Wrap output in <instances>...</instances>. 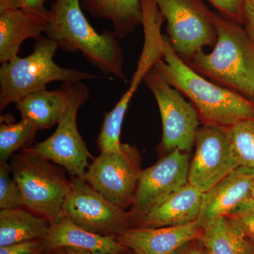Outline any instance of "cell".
<instances>
[{"mask_svg":"<svg viewBox=\"0 0 254 254\" xmlns=\"http://www.w3.org/2000/svg\"><path fill=\"white\" fill-rule=\"evenodd\" d=\"M154 68L190 100L204 125L227 128L254 120L253 100L205 79L174 51L167 36H163V58Z\"/></svg>","mask_w":254,"mask_h":254,"instance_id":"1","label":"cell"},{"mask_svg":"<svg viewBox=\"0 0 254 254\" xmlns=\"http://www.w3.org/2000/svg\"><path fill=\"white\" fill-rule=\"evenodd\" d=\"M45 35L65 52H80L108 76L126 81L123 50L113 31L98 33L82 11L80 0H55Z\"/></svg>","mask_w":254,"mask_h":254,"instance_id":"2","label":"cell"},{"mask_svg":"<svg viewBox=\"0 0 254 254\" xmlns=\"http://www.w3.org/2000/svg\"><path fill=\"white\" fill-rule=\"evenodd\" d=\"M217 33L213 51L203 50L190 60V67L222 87L253 100L254 44L240 23L211 11Z\"/></svg>","mask_w":254,"mask_h":254,"instance_id":"3","label":"cell"},{"mask_svg":"<svg viewBox=\"0 0 254 254\" xmlns=\"http://www.w3.org/2000/svg\"><path fill=\"white\" fill-rule=\"evenodd\" d=\"M58 47L46 36L36 41L33 53L14 58L0 67V110L36 92L46 90L53 81L78 83L103 78L98 75L58 66L54 57Z\"/></svg>","mask_w":254,"mask_h":254,"instance_id":"4","label":"cell"},{"mask_svg":"<svg viewBox=\"0 0 254 254\" xmlns=\"http://www.w3.org/2000/svg\"><path fill=\"white\" fill-rule=\"evenodd\" d=\"M53 162L21 150L11 160L13 178L21 190L23 208L49 220L51 225L63 218V208L71 181Z\"/></svg>","mask_w":254,"mask_h":254,"instance_id":"5","label":"cell"},{"mask_svg":"<svg viewBox=\"0 0 254 254\" xmlns=\"http://www.w3.org/2000/svg\"><path fill=\"white\" fill-rule=\"evenodd\" d=\"M68 94V103L63 118L51 136L34 143L27 151L63 167L71 176H84L93 158L78 131V110L89 99L88 87L81 82L63 83Z\"/></svg>","mask_w":254,"mask_h":254,"instance_id":"6","label":"cell"},{"mask_svg":"<svg viewBox=\"0 0 254 254\" xmlns=\"http://www.w3.org/2000/svg\"><path fill=\"white\" fill-rule=\"evenodd\" d=\"M141 156L136 146L122 143L118 151L100 152L83 178L106 199L127 210L133 205L142 173Z\"/></svg>","mask_w":254,"mask_h":254,"instance_id":"7","label":"cell"},{"mask_svg":"<svg viewBox=\"0 0 254 254\" xmlns=\"http://www.w3.org/2000/svg\"><path fill=\"white\" fill-rule=\"evenodd\" d=\"M155 1L167 20L170 45L184 61H190L204 47L215 44L217 33L211 11L201 0Z\"/></svg>","mask_w":254,"mask_h":254,"instance_id":"8","label":"cell"},{"mask_svg":"<svg viewBox=\"0 0 254 254\" xmlns=\"http://www.w3.org/2000/svg\"><path fill=\"white\" fill-rule=\"evenodd\" d=\"M143 81L154 95L160 110L163 125L160 148L168 153L175 149L189 153L195 144L199 125L195 107L154 67Z\"/></svg>","mask_w":254,"mask_h":254,"instance_id":"9","label":"cell"},{"mask_svg":"<svg viewBox=\"0 0 254 254\" xmlns=\"http://www.w3.org/2000/svg\"><path fill=\"white\" fill-rule=\"evenodd\" d=\"M70 181L64 217L87 231L115 238L132 227L128 211L106 199L84 178L71 176Z\"/></svg>","mask_w":254,"mask_h":254,"instance_id":"10","label":"cell"},{"mask_svg":"<svg viewBox=\"0 0 254 254\" xmlns=\"http://www.w3.org/2000/svg\"><path fill=\"white\" fill-rule=\"evenodd\" d=\"M195 145L188 182L201 193L208 191L240 166L225 127L212 125L200 127Z\"/></svg>","mask_w":254,"mask_h":254,"instance_id":"11","label":"cell"},{"mask_svg":"<svg viewBox=\"0 0 254 254\" xmlns=\"http://www.w3.org/2000/svg\"><path fill=\"white\" fill-rule=\"evenodd\" d=\"M190 155L175 149L142 170L129 213L132 227L150 210L188 182Z\"/></svg>","mask_w":254,"mask_h":254,"instance_id":"12","label":"cell"},{"mask_svg":"<svg viewBox=\"0 0 254 254\" xmlns=\"http://www.w3.org/2000/svg\"><path fill=\"white\" fill-rule=\"evenodd\" d=\"M200 235L201 227L195 221L181 226L131 227L117 240L136 254H173Z\"/></svg>","mask_w":254,"mask_h":254,"instance_id":"13","label":"cell"},{"mask_svg":"<svg viewBox=\"0 0 254 254\" xmlns=\"http://www.w3.org/2000/svg\"><path fill=\"white\" fill-rule=\"evenodd\" d=\"M254 180V169L240 166L203 193L196 220L198 225L201 227L210 220L228 215L242 202L252 197Z\"/></svg>","mask_w":254,"mask_h":254,"instance_id":"14","label":"cell"},{"mask_svg":"<svg viewBox=\"0 0 254 254\" xmlns=\"http://www.w3.org/2000/svg\"><path fill=\"white\" fill-rule=\"evenodd\" d=\"M203 193L189 182L150 210L134 226H181L195 222L199 216Z\"/></svg>","mask_w":254,"mask_h":254,"instance_id":"15","label":"cell"},{"mask_svg":"<svg viewBox=\"0 0 254 254\" xmlns=\"http://www.w3.org/2000/svg\"><path fill=\"white\" fill-rule=\"evenodd\" d=\"M50 15L23 9L0 14V63H9L17 58L23 41L39 40L45 33Z\"/></svg>","mask_w":254,"mask_h":254,"instance_id":"16","label":"cell"},{"mask_svg":"<svg viewBox=\"0 0 254 254\" xmlns=\"http://www.w3.org/2000/svg\"><path fill=\"white\" fill-rule=\"evenodd\" d=\"M43 240L48 252L56 249L73 248L98 254H123L128 250L115 237L87 231L65 217L58 223L50 225Z\"/></svg>","mask_w":254,"mask_h":254,"instance_id":"17","label":"cell"},{"mask_svg":"<svg viewBox=\"0 0 254 254\" xmlns=\"http://www.w3.org/2000/svg\"><path fill=\"white\" fill-rule=\"evenodd\" d=\"M207 254H252V241L228 215L218 217L201 227L198 239Z\"/></svg>","mask_w":254,"mask_h":254,"instance_id":"18","label":"cell"},{"mask_svg":"<svg viewBox=\"0 0 254 254\" xmlns=\"http://www.w3.org/2000/svg\"><path fill=\"white\" fill-rule=\"evenodd\" d=\"M67 103V92L63 83L58 89L31 93L15 104L21 119L27 120L38 131H41L58 125Z\"/></svg>","mask_w":254,"mask_h":254,"instance_id":"19","label":"cell"},{"mask_svg":"<svg viewBox=\"0 0 254 254\" xmlns=\"http://www.w3.org/2000/svg\"><path fill=\"white\" fill-rule=\"evenodd\" d=\"M82 5L93 17L110 20L119 39L126 38L142 23L141 0H82Z\"/></svg>","mask_w":254,"mask_h":254,"instance_id":"20","label":"cell"},{"mask_svg":"<svg viewBox=\"0 0 254 254\" xmlns=\"http://www.w3.org/2000/svg\"><path fill=\"white\" fill-rule=\"evenodd\" d=\"M50 222L27 209L0 210V247L43 239L49 232Z\"/></svg>","mask_w":254,"mask_h":254,"instance_id":"21","label":"cell"},{"mask_svg":"<svg viewBox=\"0 0 254 254\" xmlns=\"http://www.w3.org/2000/svg\"><path fill=\"white\" fill-rule=\"evenodd\" d=\"M37 131L31 123L23 119L19 123H11L1 118L0 162H7L15 152L32 146Z\"/></svg>","mask_w":254,"mask_h":254,"instance_id":"22","label":"cell"},{"mask_svg":"<svg viewBox=\"0 0 254 254\" xmlns=\"http://www.w3.org/2000/svg\"><path fill=\"white\" fill-rule=\"evenodd\" d=\"M225 130L240 166L254 169V120L239 122Z\"/></svg>","mask_w":254,"mask_h":254,"instance_id":"23","label":"cell"},{"mask_svg":"<svg viewBox=\"0 0 254 254\" xmlns=\"http://www.w3.org/2000/svg\"><path fill=\"white\" fill-rule=\"evenodd\" d=\"M7 162H0V208H23L22 195Z\"/></svg>","mask_w":254,"mask_h":254,"instance_id":"24","label":"cell"},{"mask_svg":"<svg viewBox=\"0 0 254 254\" xmlns=\"http://www.w3.org/2000/svg\"><path fill=\"white\" fill-rule=\"evenodd\" d=\"M228 216L240 225L246 235L254 242V198H247L233 209Z\"/></svg>","mask_w":254,"mask_h":254,"instance_id":"25","label":"cell"},{"mask_svg":"<svg viewBox=\"0 0 254 254\" xmlns=\"http://www.w3.org/2000/svg\"><path fill=\"white\" fill-rule=\"evenodd\" d=\"M220 14L236 22L243 23L245 0H208Z\"/></svg>","mask_w":254,"mask_h":254,"instance_id":"26","label":"cell"},{"mask_svg":"<svg viewBox=\"0 0 254 254\" xmlns=\"http://www.w3.org/2000/svg\"><path fill=\"white\" fill-rule=\"evenodd\" d=\"M43 239L24 241L13 245L0 247V254H47Z\"/></svg>","mask_w":254,"mask_h":254,"instance_id":"27","label":"cell"},{"mask_svg":"<svg viewBox=\"0 0 254 254\" xmlns=\"http://www.w3.org/2000/svg\"><path fill=\"white\" fill-rule=\"evenodd\" d=\"M245 28L254 44V4L245 0L244 7V21Z\"/></svg>","mask_w":254,"mask_h":254,"instance_id":"28","label":"cell"},{"mask_svg":"<svg viewBox=\"0 0 254 254\" xmlns=\"http://www.w3.org/2000/svg\"><path fill=\"white\" fill-rule=\"evenodd\" d=\"M23 9L43 15H50V10L45 7L46 0H19Z\"/></svg>","mask_w":254,"mask_h":254,"instance_id":"29","label":"cell"},{"mask_svg":"<svg viewBox=\"0 0 254 254\" xmlns=\"http://www.w3.org/2000/svg\"><path fill=\"white\" fill-rule=\"evenodd\" d=\"M173 254H206L203 246L198 240L192 241L183 246Z\"/></svg>","mask_w":254,"mask_h":254,"instance_id":"30","label":"cell"},{"mask_svg":"<svg viewBox=\"0 0 254 254\" xmlns=\"http://www.w3.org/2000/svg\"><path fill=\"white\" fill-rule=\"evenodd\" d=\"M18 9H23L19 0H0V14Z\"/></svg>","mask_w":254,"mask_h":254,"instance_id":"31","label":"cell"},{"mask_svg":"<svg viewBox=\"0 0 254 254\" xmlns=\"http://www.w3.org/2000/svg\"><path fill=\"white\" fill-rule=\"evenodd\" d=\"M64 254H98L89 252V251L77 250L73 248H63Z\"/></svg>","mask_w":254,"mask_h":254,"instance_id":"32","label":"cell"},{"mask_svg":"<svg viewBox=\"0 0 254 254\" xmlns=\"http://www.w3.org/2000/svg\"><path fill=\"white\" fill-rule=\"evenodd\" d=\"M47 254H64V252L63 248H60L56 249V250L53 251H50V252H48Z\"/></svg>","mask_w":254,"mask_h":254,"instance_id":"33","label":"cell"},{"mask_svg":"<svg viewBox=\"0 0 254 254\" xmlns=\"http://www.w3.org/2000/svg\"><path fill=\"white\" fill-rule=\"evenodd\" d=\"M251 194H252V198H254V180L252 182V189H251Z\"/></svg>","mask_w":254,"mask_h":254,"instance_id":"34","label":"cell"},{"mask_svg":"<svg viewBox=\"0 0 254 254\" xmlns=\"http://www.w3.org/2000/svg\"><path fill=\"white\" fill-rule=\"evenodd\" d=\"M123 254H136L133 253V252H132L130 250H127L126 252H125V253H123Z\"/></svg>","mask_w":254,"mask_h":254,"instance_id":"35","label":"cell"},{"mask_svg":"<svg viewBox=\"0 0 254 254\" xmlns=\"http://www.w3.org/2000/svg\"><path fill=\"white\" fill-rule=\"evenodd\" d=\"M252 245H253V252H252V254H254V242L252 241Z\"/></svg>","mask_w":254,"mask_h":254,"instance_id":"36","label":"cell"},{"mask_svg":"<svg viewBox=\"0 0 254 254\" xmlns=\"http://www.w3.org/2000/svg\"><path fill=\"white\" fill-rule=\"evenodd\" d=\"M247 1H250V2L252 3V4H254V0H247Z\"/></svg>","mask_w":254,"mask_h":254,"instance_id":"37","label":"cell"},{"mask_svg":"<svg viewBox=\"0 0 254 254\" xmlns=\"http://www.w3.org/2000/svg\"><path fill=\"white\" fill-rule=\"evenodd\" d=\"M253 101L254 102V99H253Z\"/></svg>","mask_w":254,"mask_h":254,"instance_id":"38","label":"cell"},{"mask_svg":"<svg viewBox=\"0 0 254 254\" xmlns=\"http://www.w3.org/2000/svg\"><path fill=\"white\" fill-rule=\"evenodd\" d=\"M205 254H207L206 252H205Z\"/></svg>","mask_w":254,"mask_h":254,"instance_id":"39","label":"cell"}]
</instances>
